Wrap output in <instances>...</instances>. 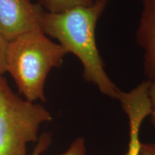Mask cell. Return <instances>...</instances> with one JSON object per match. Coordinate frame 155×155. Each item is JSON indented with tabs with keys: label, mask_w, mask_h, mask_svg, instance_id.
<instances>
[{
	"label": "cell",
	"mask_w": 155,
	"mask_h": 155,
	"mask_svg": "<svg viewBox=\"0 0 155 155\" xmlns=\"http://www.w3.org/2000/svg\"><path fill=\"white\" fill-rule=\"evenodd\" d=\"M108 0H94L90 6H79L61 13L42 11L40 26L45 35L56 39L68 53L75 55L83 68V77L103 94L118 99L121 90L104 68L96 42V28Z\"/></svg>",
	"instance_id": "1"
},
{
	"label": "cell",
	"mask_w": 155,
	"mask_h": 155,
	"mask_svg": "<svg viewBox=\"0 0 155 155\" xmlns=\"http://www.w3.org/2000/svg\"><path fill=\"white\" fill-rule=\"evenodd\" d=\"M67 54L61 45L52 41L42 31L22 34L8 42L6 72L13 78L25 100L45 102L48 75L52 68L61 66Z\"/></svg>",
	"instance_id": "2"
},
{
	"label": "cell",
	"mask_w": 155,
	"mask_h": 155,
	"mask_svg": "<svg viewBox=\"0 0 155 155\" xmlns=\"http://www.w3.org/2000/svg\"><path fill=\"white\" fill-rule=\"evenodd\" d=\"M52 120L47 108L23 100L0 78V155H28L27 146L38 141L40 126Z\"/></svg>",
	"instance_id": "3"
},
{
	"label": "cell",
	"mask_w": 155,
	"mask_h": 155,
	"mask_svg": "<svg viewBox=\"0 0 155 155\" xmlns=\"http://www.w3.org/2000/svg\"><path fill=\"white\" fill-rule=\"evenodd\" d=\"M44 9L32 0H0V35L7 42L21 35L42 30Z\"/></svg>",
	"instance_id": "4"
},
{
	"label": "cell",
	"mask_w": 155,
	"mask_h": 155,
	"mask_svg": "<svg viewBox=\"0 0 155 155\" xmlns=\"http://www.w3.org/2000/svg\"><path fill=\"white\" fill-rule=\"evenodd\" d=\"M150 81H143L129 92L120 91L118 99L129 119V148L124 155H139V131L144 119L152 113L149 88Z\"/></svg>",
	"instance_id": "5"
},
{
	"label": "cell",
	"mask_w": 155,
	"mask_h": 155,
	"mask_svg": "<svg viewBox=\"0 0 155 155\" xmlns=\"http://www.w3.org/2000/svg\"><path fill=\"white\" fill-rule=\"evenodd\" d=\"M142 11L137 30V40L144 51V74L155 80V0H141Z\"/></svg>",
	"instance_id": "6"
},
{
	"label": "cell",
	"mask_w": 155,
	"mask_h": 155,
	"mask_svg": "<svg viewBox=\"0 0 155 155\" xmlns=\"http://www.w3.org/2000/svg\"><path fill=\"white\" fill-rule=\"evenodd\" d=\"M94 0H41L40 5L52 13H61L79 6H90Z\"/></svg>",
	"instance_id": "7"
},
{
	"label": "cell",
	"mask_w": 155,
	"mask_h": 155,
	"mask_svg": "<svg viewBox=\"0 0 155 155\" xmlns=\"http://www.w3.org/2000/svg\"><path fill=\"white\" fill-rule=\"evenodd\" d=\"M58 155H86V141L82 137H79L71 143L66 151Z\"/></svg>",
	"instance_id": "8"
},
{
	"label": "cell",
	"mask_w": 155,
	"mask_h": 155,
	"mask_svg": "<svg viewBox=\"0 0 155 155\" xmlns=\"http://www.w3.org/2000/svg\"><path fill=\"white\" fill-rule=\"evenodd\" d=\"M53 138L50 132H44L39 137L37 144L31 155H41L49 148L52 144Z\"/></svg>",
	"instance_id": "9"
},
{
	"label": "cell",
	"mask_w": 155,
	"mask_h": 155,
	"mask_svg": "<svg viewBox=\"0 0 155 155\" xmlns=\"http://www.w3.org/2000/svg\"><path fill=\"white\" fill-rule=\"evenodd\" d=\"M8 42L0 35V78L6 72V53Z\"/></svg>",
	"instance_id": "10"
},
{
	"label": "cell",
	"mask_w": 155,
	"mask_h": 155,
	"mask_svg": "<svg viewBox=\"0 0 155 155\" xmlns=\"http://www.w3.org/2000/svg\"><path fill=\"white\" fill-rule=\"evenodd\" d=\"M149 97H150L151 106H152V113L151 119L155 126V80L150 81V86L149 88Z\"/></svg>",
	"instance_id": "11"
},
{
	"label": "cell",
	"mask_w": 155,
	"mask_h": 155,
	"mask_svg": "<svg viewBox=\"0 0 155 155\" xmlns=\"http://www.w3.org/2000/svg\"><path fill=\"white\" fill-rule=\"evenodd\" d=\"M139 155H155V143H141Z\"/></svg>",
	"instance_id": "12"
},
{
	"label": "cell",
	"mask_w": 155,
	"mask_h": 155,
	"mask_svg": "<svg viewBox=\"0 0 155 155\" xmlns=\"http://www.w3.org/2000/svg\"><path fill=\"white\" fill-rule=\"evenodd\" d=\"M39 2H40V3L41 2V0H39Z\"/></svg>",
	"instance_id": "13"
},
{
	"label": "cell",
	"mask_w": 155,
	"mask_h": 155,
	"mask_svg": "<svg viewBox=\"0 0 155 155\" xmlns=\"http://www.w3.org/2000/svg\"></svg>",
	"instance_id": "14"
}]
</instances>
